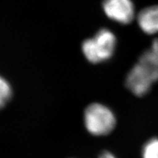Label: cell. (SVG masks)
Wrapping results in <instances>:
<instances>
[{
	"mask_svg": "<svg viewBox=\"0 0 158 158\" xmlns=\"http://www.w3.org/2000/svg\"><path fill=\"white\" fill-rule=\"evenodd\" d=\"M158 81V66L140 56L126 78L127 88L135 96L147 94L152 85Z\"/></svg>",
	"mask_w": 158,
	"mask_h": 158,
	"instance_id": "cell-1",
	"label": "cell"
},
{
	"mask_svg": "<svg viewBox=\"0 0 158 158\" xmlns=\"http://www.w3.org/2000/svg\"><path fill=\"white\" fill-rule=\"evenodd\" d=\"M116 44L115 35L107 29L98 31L92 38L85 40L82 51L89 62L97 64L109 59L113 55Z\"/></svg>",
	"mask_w": 158,
	"mask_h": 158,
	"instance_id": "cell-2",
	"label": "cell"
},
{
	"mask_svg": "<svg viewBox=\"0 0 158 158\" xmlns=\"http://www.w3.org/2000/svg\"><path fill=\"white\" fill-rule=\"evenodd\" d=\"M84 125L93 135H106L113 131L116 120L113 111L100 103H92L86 107L84 114Z\"/></svg>",
	"mask_w": 158,
	"mask_h": 158,
	"instance_id": "cell-3",
	"label": "cell"
},
{
	"mask_svg": "<svg viewBox=\"0 0 158 158\" xmlns=\"http://www.w3.org/2000/svg\"><path fill=\"white\" fill-rule=\"evenodd\" d=\"M104 12L110 19L121 24H127L133 21L135 7L131 0H105Z\"/></svg>",
	"mask_w": 158,
	"mask_h": 158,
	"instance_id": "cell-4",
	"label": "cell"
},
{
	"mask_svg": "<svg viewBox=\"0 0 158 158\" xmlns=\"http://www.w3.org/2000/svg\"><path fill=\"white\" fill-rule=\"evenodd\" d=\"M138 23L143 32L154 35L158 32V5L142 10L138 15Z\"/></svg>",
	"mask_w": 158,
	"mask_h": 158,
	"instance_id": "cell-5",
	"label": "cell"
},
{
	"mask_svg": "<svg viewBox=\"0 0 158 158\" xmlns=\"http://www.w3.org/2000/svg\"><path fill=\"white\" fill-rule=\"evenodd\" d=\"M12 89L10 85L3 77L0 76V109L10 100Z\"/></svg>",
	"mask_w": 158,
	"mask_h": 158,
	"instance_id": "cell-6",
	"label": "cell"
},
{
	"mask_svg": "<svg viewBox=\"0 0 158 158\" xmlns=\"http://www.w3.org/2000/svg\"><path fill=\"white\" fill-rule=\"evenodd\" d=\"M143 158H158V138L149 140L142 149Z\"/></svg>",
	"mask_w": 158,
	"mask_h": 158,
	"instance_id": "cell-7",
	"label": "cell"
},
{
	"mask_svg": "<svg viewBox=\"0 0 158 158\" xmlns=\"http://www.w3.org/2000/svg\"><path fill=\"white\" fill-rule=\"evenodd\" d=\"M141 56L158 66V39L153 41L150 48L142 54Z\"/></svg>",
	"mask_w": 158,
	"mask_h": 158,
	"instance_id": "cell-8",
	"label": "cell"
},
{
	"mask_svg": "<svg viewBox=\"0 0 158 158\" xmlns=\"http://www.w3.org/2000/svg\"><path fill=\"white\" fill-rule=\"evenodd\" d=\"M98 158H116L113 154L110 152L108 151H104L99 155Z\"/></svg>",
	"mask_w": 158,
	"mask_h": 158,
	"instance_id": "cell-9",
	"label": "cell"
}]
</instances>
